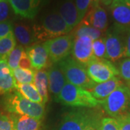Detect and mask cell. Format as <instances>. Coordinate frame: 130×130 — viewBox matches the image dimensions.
Here are the masks:
<instances>
[{
	"label": "cell",
	"mask_w": 130,
	"mask_h": 130,
	"mask_svg": "<svg viewBox=\"0 0 130 130\" xmlns=\"http://www.w3.org/2000/svg\"><path fill=\"white\" fill-rule=\"evenodd\" d=\"M36 41H46L54 38L67 35L72 31L64 20L56 11L46 14L39 23L32 28Z\"/></svg>",
	"instance_id": "6da1fadb"
},
{
	"label": "cell",
	"mask_w": 130,
	"mask_h": 130,
	"mask_svg": "<svg viewBox=\"0 0 130 130\" xmlns=\"http://www.w3.org/2000/svg\"><path fill=\"white\" fill-rule=\"evenodd\" d=\"M56 99L65 106L72 107L94 108L101 103L89 91L68 82L65 83Z\"/></svg>",
	"instance_id": "7a4b0ae2"
},
{
	"label": "cell",
	"mask_w": 130,
	"mask_h": 130,
	"mask_svg": "<svg viewBox=\"0 0 130 130\" xmlns=\"http://www.w3.org/2000/svg\"><path fill=\"white\" fill-rule=\"evenodd\" d=\"M58 66L64 75L67 82L75 86L89 91L96 84L89 77L85 66L73 58L67 56L59 61Z\"/></svg>",
	"instance_id": "3957f363"
},
{
	"label": "cell",
	"mask_w": 130,
	"mask_h": 130,
	"mask_svg": "<svg viewBox=\"0 0 130 130\" xmlns=\"http://www.w3.org/2000/svg\"><path fill=\"white\" fill-rule=\"evenodd\" d=\"M6 108L9 112L41 120L45 114V105L30 101L18 91L9 94L6 99Z\"/></svg>",
	"instance_id": "277c9868"
},
{
	"label": "cell",
	"mask_w": 130,
	"mask_h": 130,
	"mask_svg": "<svg viewBox=\"0 0 130 130\" xmlns=\"http://www.w3.org/2000/svg\"><path fill=\"white\" fill-rule=\"evenodd\" d=\"M101 104L107 113L115 119L129 115L130 88L122 85L111 93Z\"/></svg>",
	"instance_id": "5b68a950"
},
{
	"label": "cell",
	"mask_w": 130,
	"mask_h": 130,
	"mask_svg": "<svg viewBox=\"0 0 130 130\" xmlns=\"http://www.w3.org/2000/svg\"><path fill=\"white\" fill-rule=\"evenodd\" d=\"M125 30L114 26L112 30L107 33L104 38L106 59L116 61L126 56Z\"/></svg>",
	"instance_id": "8992f818"
},
{
	"label": "cell",
	"mask_w": 130,
	"mask_h": 130,
	"mask_svg": "<svg viewBox=\"0 0 130 130\" xmlns=\"http://www.w3.org/2000/svg\"><path fill=\"white\" fill-rule=\"evenodd\" d=\"M73 39L71 34L64 35L48 40L43 43L52 62H59L70 55L72 49Z\"/></svg>",
	"instance_id": "52a82bcc"
},
{
	"label": "cell",
	"mask_w": 130,
	"mask_h": 130,
	"mask_svg": "<svg viewBox=\"0 0 130 130\" xmlns=\"http://www.w3.org/2000/svg\"><path fill=\"white\" fill-rule=\"evenodd\" d=\"M89 77L95 83H101L116 77L118 70L106 59H94L85 66Z\"/></svg>",
	"instance_id": "ba28073f"
},
{
	"label": "cell",
	"mask_w": 130,
	"mask_h": 130,
	"mask_svg": "<svg viewBox=\"0 0 130 130\" xmlns=\"http://www.w3.org/2000/svg\"><path fill=\"white\" fill-rule=\"evenodd\" d=\"M94 114L86 110H74L65 114L57 130H85Z\"/></svg>",
	"instance_id": "9c48e42d"
},
{
	"label": "cell",
	"mask_w": 130,
	"mask_h": 130,
	"mask_svg": "<svg viewBox=\"0 0 130 130\" xmlns=\"http://www.w3.org/2000/svg\"><path fill=\"white\" fill-rule=\"evenodd\" d=\"M93 40L88 36L75 37L72 49V58L83 66L88 64L95 57L93 53Z\"/></svg>",
	"instance_id": "30bf717a"
},
{
	"label": "cell",
	"mask_w": 130,
	"mask_h": 130,
	"mask_svg": "<svg viewBox=\"0 0 130 130\" xmlns=\"http://www.w3.org/2000/svg\"><path fill=\"white\" fill-rule=\"evenodd\" d=\"M81 23L97 29L100 31H106L108 27V15L106 11L94 0L90 9L85 14Z\"/></svg>",
	"instance_id": "8fae6325"
},
{
	"label": "cell",
	"mask_w": 130,
	"mask_h": 130,
	"mask_svg": "<svg viewBox=\"0 0 130 130\" xmlns=\"http://www.w3.org/2000/svg\"><path fill=\"white\" fill-rule=\"evenodd\" d=\"M41 0H8L15 14L24 18L33 19L37 14Z\"/></svg>",
	"instance_id": "7c38bea8"
},
{
	"label": "cell",
	"mask_w": 130,
	"mask_h": 130,
	"mask_svg": "<svg viewBox=\"0 0 130 130\" xmlns=\"http://www.w3.org/2000/svg\"><path fill=\"white\" fill-rule=\"evenodd\" d=\"M114 26L121 29L130 28V6L124 3L113 2L110 5Z\"/></svg>",
	"instance_id": "4fadbf2b"
},
{
	"label": "cell",
	"mask_w": 130,
	"mask_h": 130,
	"mask_svg": "<svg viewBox=\"0 0 130 130\" xmlns=\"http://www.w3.org/2000/svg\"><path fill=\"white\" fill-rule=\"evenodd\" d=\"M25 52L30 60L33 69L41 70L48 66L49 56L43 44H35L28 47Z\"/></svg>",
	"instance_id": "5bb4252c"
},
{
	"label": "cell",
	"mask_w": 130,
	"mask_h": 130,
	"mask_svg": "<svg viewBox=\"0 0 130 130\" xmlns=\"http://www.w3.org/2000/svg\"><path fill=\"white\" fill-rule=\"evenodd\" d=\"M123 84L121 81L116 77L101 83H96L93 88L89 90L93 97L101 103L116 89Z\"/></svg>",
	"instance_id": "9a60e30c"
},
{
	"label": "cell",
	"mask_w": 130,
	"mask_h": 130,
	"mask_svg": "<svg viewBox=\"0 0 130 130\" xmlns=\"http://www.w3.org/2000/svg\"><path fill=\"white\" fill-rule=\"evenodd\" d=\"M59 14L72 30L80 23L73 0H63L59 5Z\"/></svg>",
	"instance_id": "2e32d148"
},
{
	"label": "cell",
	"mask_w": 130,
	"mask_h": 130,
	"mask_svg": "<svg viewBox=\"0 0 130 130\" xmlns=\"http://www.w3.org/2000/svg\"><path fill=\"white\" fill-rule=\"evenodd\" d=\"M47 72L48 77V90L56 98L60 93L67 80L59 66H53Z\"/></svg>",
	"instance_id": "e0dca14e"
},
{
	"label": "cell",
	"mask_w": 130,
	"mask_h": 130,
	"mask_svg": "<svg viewBox=\"0 0 130 130\" xmlns=\"http://www.w3.org/2000/svg\"><path fill=\"white\" fill-rule=\"evenodd\" d=\"M12 32L15 40H17L22 46H30L36 41L32 30L26 24L15 23L13 25Z\"/></svg>",
	"instance_id": "ac0fdd59"
},
{
	"label": "cell",
	"mask_w": 130,
	"mask_h": 130,
	"mask_svg": "<svg viewBox=\"0 0 130 130\" xmlns=\"http://www.w3.org/2000/svg\"><path fill=\"white\" fill-rule=\"evenodd\" d=\"M10 117L14 130H39L41 128V120L35 118L15 113H12Z\"/></svg>",
	"instance_id": "d6986e66"
},
{
	"label": "cell",
	"mask_w": 130,
	"mask_h": 130,
	"mask_svg": "<svg viewBox=\"0 0 130 130\" xmlns=\"http://www.w3.org/2000/svg\"><path fill=\"white\" fill-rule=\"evenodd\" d=\"M33 85L37 89L45 104L48 101V72L46 70H36L34 73Z\"/></svg>",
	"instance_id": "ffe728a7"
},
{
	"label": "cell",
	"mask_w": 130,
	"mask_h": 130,
	"mask_svg": "<svg viewBox=\"0 0 130 130\" xmlns=\"http://www.w3.org/2000/svg\"><path fill=\"white\" fill-rule=\"evenodd\" d=\"M16 90L23 97L28 101L43 104V99L33 84H16Z\"/></svg>",
	"instance_id": "44dd1931"
},
{
	"label": "cell",
	"mask_w": 130,
	"mask_h": 130,
	"mask_svg": "<svg viewBox=\"0 0 130 130\" xmlns=\"http://www.w3.org/2000/svg\"><path fill=\"white\" fill-rule=\"evenodd\" d=\"M101 34H102L101 31L93 27H90L89 25H85L80 22L74 28L73 33L71 35L73 36V38L79 37V36H88L93 41H94L101 38Z\"/></svg>",
	"instance_id": "7402d4cb"
},
{
	"label": "cell",
	"mask_w": 130,
	"mask_h": 130,
	"mask_svg": "<svg viewBox=\"0 0 130 130\" xmlns=\"http://www.w3.org/2000/svg\"><path fill=\"white\" fill-rule=\"evenodd\" d=\"M16 46V40L13 32L9 33L5 37L0 38V61L5 60Z\"/></svg>",
	"instance_id": "603a6c76"
},
{
	"label": "cell",
	"mask_w": 130,
	"mask_h": 130,
	"mask_svg": "<svg viewBox=\"0 0 130 130\" xmlns=\"http://www.w3.org/2000/svg\"><path fill=\"white\" fill-rule=\"evenodd\" d=\"M12 72L16 84H29L33 83L35 72L32 70H26L18 67Z\"/></svg>",
	"instance_id": "cb8c5ba5"
},
{
	"label": "cell",
	"mask_w": 130,
	"mask_h": 130,
	"mask_svg": "<svg viewBox=\"0 0 130 130\" xmlns=\"http://www.w3.org/2000/svg\"><path fill=\"white\" fill-rule=\"evenodd\" d=\"M24 51L25 50L23 46H22L21 45L16 46L6 59L7 64L12 71L19 67V62Z\"/></svg>",
	"instance_id": "d4e9b609"
},
{
	"label": "cell",
	"mask_w": 130,
	"mask_h": 130,
	"mask_svg": "<svg viewBox=\"0 0 130 130\" xmlns=\"http://www.w3.org/2000/svg\"><path fill=\"white\" fill-rule=\"evenodd\" d=\"M16 90V82L12 72L0 77V95L12 93Z\"/></svg>",
	"instance_id": "484cf974"
},
{
	"label": "cell",
	"mask_w": 130,
	"mask_h": 130,
	"mask_svg": "<svg viewBox=\"0 0 130 130\" xmlns=\"http://www.w3.org/2000/svg\"><path fill=\"white\" fill-rule=\"evenodd\" d=\"M92 47L93 55L96 59H106V45L104 38H99L93 41Z\"/></svg>",
	"instance_id": "4316f807"
},
{
	"label": "cell",
	"mask_w": 130,
	"mask_h": 130,
	"mask_svg": "<svg viewBox=\"0 0 130 130\" xmlns=\"http://www.w3.org/2000/svg\"><path fill=\"white\" fill-rule=\"evenodd\" d=\"M94 0H74V5L78 14L79 22L82 21L85 14L90 9Z\"/></svg>",
	"instance_id": "83f0119b"
},
{
	"label": "cell",
	"mask_w": 130,
	"mask_h": 130,
	"mask_svg": "<svg viewBox=\"0 0 130 130\" xmlns=\"http://www.w3.org/2000/svg\"><path fill=\"white\" fill-rule=\"evenodd\" d=\"M118 72L123 79L130 83V58L125 59L121 61Z\"/></svg>",
	"instance_id": "f1b7e54d"
},
{
	"label": "cell",
	"mask_w": 130,
	"mask_h": 130,
	"mask_svg": "<svg viewBox=\"0 0 130 130\" xmlns=\"http://www.w3.org/2000/svg\"><path fill=\"white\" fill-rule=\"evenodd\" d=\"M10 7L8 0H0V23L8 21L11 13Z\"/></svg>",
	"instance_id": "f546056e"
},
{
	"label": "cell",
	"mask_w": 130,
	"mask_h": 130,
	"mask_svg": "<svg viewBox=\"0 0 130 130\" xmlns=\"http://www.w3.org/2000/svg\"><path fill=\"white\" fill-rule=\"evenodd\" d=\"M100 130H119V124L114 118H103L101 121Z\"/></svg>",
	"instance_id": "4dcf8cb0"
},
{
	"label": "cell",
	"mask_w": 130,
	"mask_h": 130,
	"mask_svg": "<svg viewBox=\"0 0 130 130\" xmlns=\"http://www.w3.org/2000/svg\"><path fill=\"white\" fill-rule=\"evenodd\" d=\"M0 130H14L13 122L10 116L0 114Z\"/></svg>",
	"instance_id": "1f68e13d"
},
{
	"label": "cell",
	"mask_w": 130,
	"mask_h": 130,
	"mask_svg": "<svg viewBox=\"0 0 130 130\" xmlns=\"http://www.w3.org/2000/svg\"><path fill=\"white\" fill-rule=\"evenodd\" d=\"M13 26L9 21L0 23V38L5 37L9 33L12 32Z\"/></svg>",
	"instance_id": "d6a6232c"
},
{
	"label": "cell",
	"mask_w": 130,
	"mask_h": 130,
	"mask_svg": "<svg viewBox=\"0 0 130 130\" xmlns=\"http://www.w3.org/2000/svg\"><path fill=\"white\" fill-rule=\"evenodd\" d=\"M119 124V130H130V116H121L116 119Z\"/></svg>",
	"instance_id": "836d02e7"
},
{
	"label": "cell",
	"mask_w": 130,
	"mask_h": 130,
	"mask_svg": "<svg viewBox=\"0 0 130 130\" xmlns=\"http://www.w3.org/2000/svg\"><path fill=\"white\" fill-rule=\"evenodd\" d=\"M19 67L22 68V69H26V70H32L30 60L25 51H23L22 56H21V59L19 62Z\"/></svg>",
	"instance_id": "e575fe53"
},
{
	"label": "cell",
	"mask_w": 130,
	"mask_h": 130,
	"mask_svg": "<svg viewBox=\"0 0 130 130\" xmlns=\"http://www.w3.org/2000/svg\"><path fill=\"white\" fill-rule=\"evenodd\" d=\"M100 125L101 121L98 117L94 115L85 130H100Z\"/></svg>",
	"instance_id": "d590c367"
},
{
	"label": "cell",
	"mask_w": 130,
	"mask_h": 130,
	"mask_svg": "<svg viewBox=\"0 0 130 130\" xmlns=\"http://www.w3.org/2000/svg\"><path fill=\"white\" fill-rule=\"evenodd\" d=\"M11 72H12L9 68L8 65L7 64V61L5 60L0 61V77Z\"/></svg>",
	"instance_id": "8d00e7d4"
},
{
	"label": "cell",
	"mask_w": 130,
	"mask_h": 130,
	"mask_svg": "<svg viewBox=\"0 0 130 130\" xmlns=\"http://www.w3.org/2000/svg\"><path fill=\"white\" fill-rule=\"evenodd\" d=\"M126 56L130 58V28L125 30Z\"/></svg>",
	"instance_id": "74e56055"
},
{
	"label": "cell",
	"mask_w": 130,
	"mask_h": 130,
	"mask_svg": "<svg viewBox=\"0 0 130 130\" xmlns=\"http://www.w3.org/2000/svg\"><path fill=\"white\" fill-rule=\"evenodd\" d=\"M95 1H97L98 3L101 2L102 4L106 6H110L113 2V0H95Z\"/></svg>",
	"instance_id": "f35d334b"
},
{
	"label": "cell",
	"mask_w": 130,
	"mask_h": 130,
	"mask_svg": "<svg viewBox=\"0 0 130 130\" xmlns=\"http://www.w3.org/2000/svg\"><path fill=\"white\" fill-rule=\"evenodd\" d=\"M113 2H121V3H124L126 5L130 6V0H113Z\"/></svg>",
	"instance_id": "ab89813d"
},
{
	"label": "cell",
	"mask_w": 130,
	"mask_h": 130,
	"mask_svg": "<svg viewBox=\"0 0 130 130\" xmlns=\"http://www.w3.org/2000/svg\"><path fill=\"white\" fill-rule=\"evenodd\" d=\"M129 116H130V112H129Z\"/></svg>",
	"instance_id": "60d3db41"
}]
</instances>
